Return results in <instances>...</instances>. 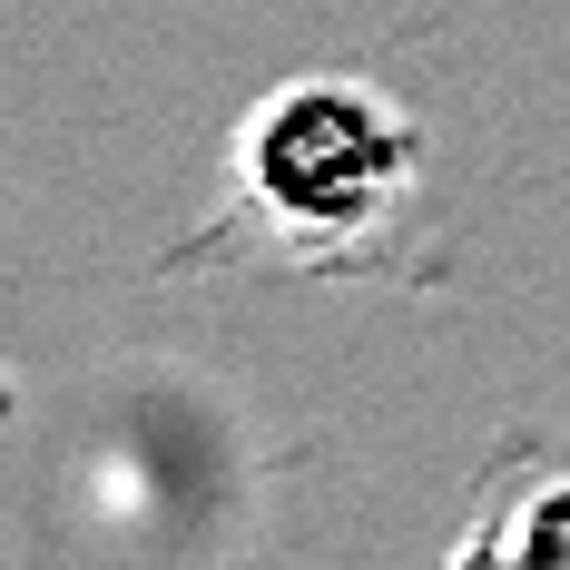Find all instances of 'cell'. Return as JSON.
I'll return each mask as SVG.
<instances>
[{"mask_svg": "<svg viewBox=\"0 0 570 570\" xmlns=\"http://www.w3.org/2000/svg\"><path fill=\"white\" fill-rule=\"evenodd\" d=\"M236 207L295 256H344L413 187V118L364 79H295L236 128Z\"/></svg>", "mask_w": 570, "mask_h": 570, "instance_id": "obj_1", "label": "cell"}, {"mask_svg": "<svg viewBox=\"0 0 570 570\" xmlns=\"http://www.w3.org/2000/svg\"><path fill=\"white\" fill-rule=\"evenodd\" d=\"M453 570H570V472H541L462 531Z\"/></svg>", "mask_w": 570, "mask_h": 570, "instance_id": "obj_2", "label": "cell"}]
</instances>
